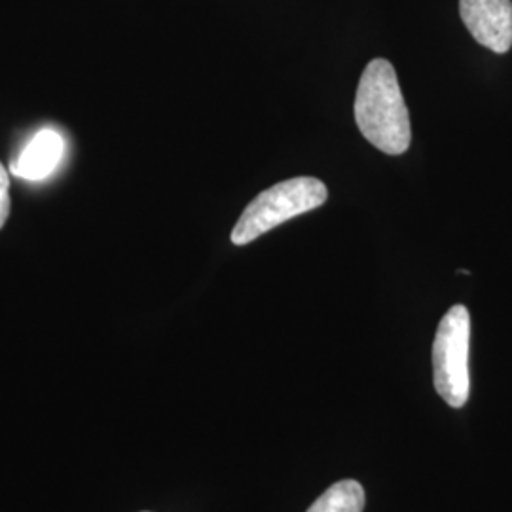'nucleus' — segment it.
Instances as JSON below:
<instances>
[{
  "label": "nucleus",
  "instance_id": "obj_1",
  "mask_svg": "<svg viewBox=\"0 0 512 512\" xmlns=\"http://www.w3.org/2000/svg\"><path fill=\"white\" fill-rule=\"evenodd\" d=\"M355 122L366 141L389 156H401L410 147V114L387 59L366 65L355 95Z\"/></svg>",
  "mask_w": 512,
  "mask_h": 512
},
{
  "label": "nucleus",
  "instance_id": "obj_2",
  "mask_svg": "<svg viewBox=\"0 0 512 512\" xmlns=\"http://www.w3.org/2000/svg\"><path fill=\"white\" fill-rule=\"evenodd\" d=\"M327 198V186L315 177H296L275 184L245 207L232 232V243L247 245L275 226L321 207Z\"/></svg>",
  "mask_w": 512,
  "mask_h": 512
},
{
  "label": "nucleus",
  "instance_id": "obj_3",
  "mask_svg": "<svg viewBox=\"0 0 512 512\" xmlns=\"http://www.w3.org/2000/svg\"><path fill=\"white\" fill-rule=\"evenodd\" d=\"M469 348L471 315L465 306H454L442 317L433 342V382L440 397L452 408L469 399Z\"/></svg>",
  "mask_w": 512,
  "mask_h": 512
},
{
  "label": "nucleus",
  "instance_id": "obj_4",
  "mask_svg": "<svg viewBox=\"0 0 512 512\" xmlns=\"http://www.w3.org/2000/svg\"><path fill=\"white\" fill-rule=\"evenodd\" d=\"M459 14L478 44L495 54L512 46V0H459Z\"/></svg>",
  "mask_w": 512,
  "mask_h": 512
},
{
  "label": "nucleus",
  "instance_id": "obj_5",
  "mask_svg": "<svg viewBox=\"0 0 512 512\" xmlns=\"http://www.w3.org/2000/svg\"><path fill=\"white\" fill-rule=\"evenodd\" d=\"M65 139L55 129H40L37 135L21 150L12 173L25 181H42L50 177L63 160Z\"/></svg>",
  "mask_w": 512,
  "mask_h": 512
},
{
  "label": "nucleus",
  "instance_id": "obj_6",
  "mask_svg": "<svg viewBox=\"0 0 512 512\" xmlns=\"http://www.w3.org/2000/svg\"><path fill=\"white\" fill-rule=\"evenodd\" d=\"M365 490L357 480H340L319 495L306 512H363Z\"/></svg>",
  "mask_w": 512,
  "mask_h": 512
},
{
  "label": "nucleus",
  "instance_id": "obj_7",
  "mask_svg": "<svg viewBox=\"0 0 512 512\" xmlns=\"http://www.w3.org/2000/svg\"><path fill=\"white\" fill-rule=\"evenodd\" d=\"M10 215V175L6 167L0 164V228L6 224Z\"/></svg>",
  "mask_w": 512,
  "mask_h": 512
}]
</instances>
